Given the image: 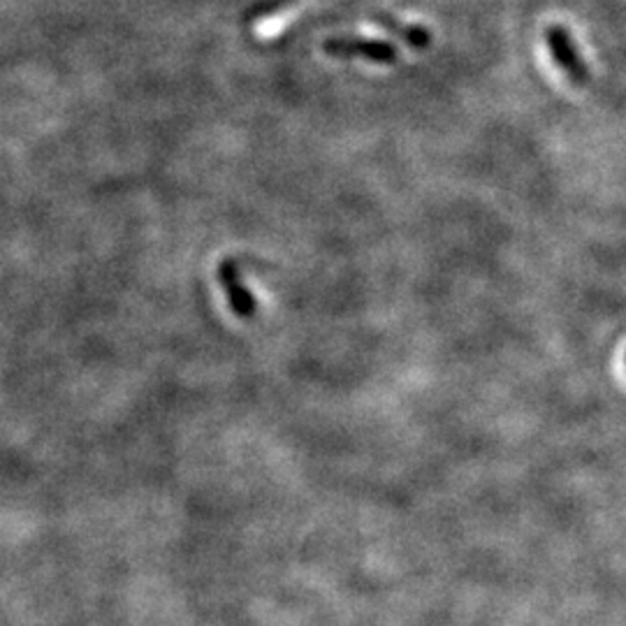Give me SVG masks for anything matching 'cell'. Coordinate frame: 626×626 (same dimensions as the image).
<instances>
[{
    "instance_id": "obj_1",
    "label": "cell",
    "mask_w": 626,
    "mask_h": 626,
    "mask_svg": "<svg viewBox=\"0 0 626 626\" xmlns=\"http://www.w3.org/2000/svg\"><path fill=\"white\" fill-rule=\"evenodd\" d=\"M323 51L334 59H362L369 63L390 66L397 61V49L376 38H360V36H336L323 42Z\"/></svg>"
},
{
    "instance_id": "obj_2",
    "label": "cell",
    "mask_w": 626,
    "mask_h": 626,
    "mask_svg": "<svg viewBox=\"0 0 626 626\" xmlns=\"http://www.w3.org/2000/svg\"><path fill=\"white\" fill-rule=\"evenodd\" d=\"M216 278H218L221 288L225 293V300H227V304H231V311L235 313V316L242 321H251L255 316V311H258V304H255V297L244 286L237 261H233V258L221 261L216 267Z\"/></svg>"
},
{
    "instance_id": "obj_3",
    "label": "cell",
    "mask_w": 626,
    "mask_h": 626,
    "mask_svg": "<svg viewBox=\"0 0 626 626\" xmlns=\"http://www.w3.org/2000/svg\"><path fill=\"white\" fill-rule=\"evenodd\" d=\"M546 42H548V49L552 53L555 63L566 72L568 79L578 81V84H585L589 79V70H587L585 61L580 59V53L564 26H550L546 33Z\"/></svg>"
},
{
    "instance_id": "obj_4",
    "label": "cell",
    "mask_w": 626,
    "mask_h": 626,
    "mask_svg": "<svg viewBox=\"0 0 626 626\" xmlns=\"http://www.w3.org/2000/svg\"><path fill=\"white\" fill-rule=\"evenodd\" d=\"M372 19L383 28V31L388 33H394L397 38H402L407 45L415 47V49H422L432 42V36L427 28L422 26H415V23H402V21H397L392 14H385V12H376L372 14Z\"/></svg>"
},
{
    "instance_id": "obj_5",
    "label": "cell",
    "mask_w": 626,
    "mask_h": 626,
    "mask_svg": "<svg viewBox=\"0 0 626 626\" xmlns=\"http://www.w3.org/2000/svg\"><path fill=\"white\" fill-rule=\"evenodd\" d=\"M302 3V0H261V3H255L251 10H248V21H261V19H267V17H276L278 12L283 10H288L293 6Z\"/></svg>"
}]
</instances>
